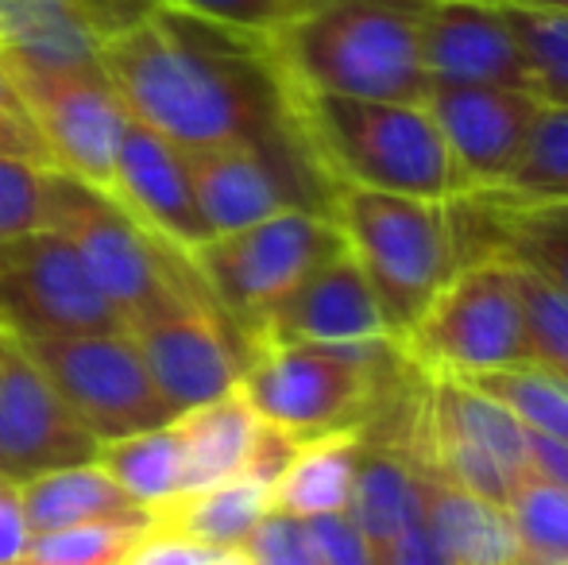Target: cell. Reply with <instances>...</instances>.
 <instances>
[{
    "instance_id": "6da1fadb",
    "label": "cell",
    "mask_w": 568,
    "mask_h": 565,
    "mask_svg": "<svg viewBox=\"0 0 568 565\" xmlns=\"http://www.w3.org/2000/svg\"><path fill=\"white\" fill-rule=\"evenodd\" d=\"M124 113L179 151L260 143L302 151L267 36L155 4L98 47Z\"/></svg>"
},
{
    "instance_id": "7a4b0ae2",
    "label": "cell",
    "mask_w": 568,
    "mask_h": 565,
    "mask_svg": "<svg viewBox=\"0 0 568 565\" xmlns=\"http://www.w3.org/2000/svg\"><path fill=\"white\" fill-rule=\"evenodd\" d=\"M291 124L325 186L456 202L464 182L426 101H359L286 85Z\"/></svg>"
},
{
    "instance_id": "3957f363",
    "label": "cell",
    "mask_w": 568,
    "mask_h": 565,
    "mask_svg": "<svg viewBox=\"0 0 568 565\" xmlns=\"http://www.w3.org/2000/svg\"><path fill=\"white\" fill-rule=\"evenodd\" d=\"M429 0H322L267 36L286 85L359 101H426Z\"/></svg>"
},
{
    "instance_id": "277c9868",
    "label": "cell",
    "mask_w": 568,
    "mask_h": 565,
    "mask_svg": "<svg viewBox=\"0 0 568 565\" xmlns=\"http://www.w3.org/2000/svg\"><path fill=\"white\" fill-rule=\"evenodd\" d=\"M406 364L398 341L372 345H255L240 392L267 426L294 442L364 430L390 407Z\"/></svg>"
},
{
    "instance_id": "5b68a950",
    "label": "cell",
    "mask_w": 568,
    "mask_h": 565,
    "mask_svg": "<svg viewBox=\"0 0 568 565\" xmlns=\"http://www.w3.org/2000/svg\"><path fill=\"white\" fill-rule=\"evenodd\" d=\"M329 218L348 256L372 286L390 337L403 341L464 264L453 202L337 186Z\"/></svg>"
},
{
    "instance_id": "8992f818",
    "label": "cell",
    "mask_w": 568,
    "mask_h": 565,
    "mask_svg": "<svg viewBox=\"0 0 568 565\" xmlns=\"http://www.w3.org/2000/svg\"><path fill=\"white\" fill-rule=\"evenodd\" d=\"M43 229H54L78 252L85 275L120 314L124 330L186 302H213L182 252L148 236L113 198L78 182L74 174H47Z\"/></svg>"
},
{
    "instance_id": "52a82bcc",
    "label": "cell",
    "mask_w": 568,
    "mask_h": 565,
    "mask_svg": "<svg viewBox=\"0 0 568 565\" xmlns=\"http://www.w3.org/2000/svg\"><path fill=\"white\" fill-rule=\"evenodd\" d=\"M398 349L422 376L434 380H476L487 372L526 369L530 341L518 272L491 256L460 264Z\"/></svg>"
},
{
    "instance_id": "ba28073f",
    "label": "cell",
    "mask_w": 568,
    "mask_h": 565,
    "mask_svg": "<svg viewBox=\"0 0 568 565\" xmlns=\"http://www.w3.org/2000/svg\"><path fill=\"white\" fill-rule=\"evenodd\" d=\"M337 252H344V241L329 213L283 210L236 233L210 236L186 260L247 345L255 325Z\"/></svg>"
},
{
    "instance_id": "9c48e42d",
    "label": "cell",
    "mask_w": 568,
    "mask_h": 565,
    "mask_svg": "<svg viewBox=\"0 0 568 565\" xmlns=\"http://www.w3.org/2000/svg\"><path fill=\"white\" fill-rule=\"evenodd\" d=\"M410 453L429 476L499 507L530 481L526 426L491 395L460 380L422 376Z\"/></svg>"
},
{
    "instance_id": "30bf717a",
    "label": "cell",
    "mask_w": 568,
    "mask_h": 565,
    "mask_svg": "<svg viewBox=\"0 0 568 565\" xmlns=\"http://www.w3.org/2000/svg\"><path fill=\"white\" fill-rule=\"evenodd\" d=\"M23 345L47 372L70 415L101 445L174 423V411L155 392L128 333L36 337Z\"/></svg>"
},
{
    "instance_id": "8fae6325",
    "label": "cell",
    "mask_w": 568,
    "mask_h": 565,
    "mask_svg": "<svg viewBox=\"0 0 568 565\" xmlns=\"http://www.w3.org/2000/svg\"><path fill=\"white\" fill-rule=\"evenodd\" d=\"M0 325L23 341L128 333L54 229L0 241Z\"/></svg>"
},
{
    "instance_id": "7c38bea8",
    "label": "cell",
    "mask_w": 568,
    "mask_h": 565,
    "mask_svg": "<svg viewBox=\"0 0 568 565\" xmlns=\"http://www.w3.org/2000/svg\"><path fill=\"white\" fill-rule=\"evenodd\" d=\"M182 167L210 236L236 233L283 210L329 213L333 190L298 151L221 143V148L182 151Z\"/></svg>"
},
{
    "instance_id": "4fadbf2b",
    "label": "cell",
    "mask_w": 568,
    "mask_h": 565,
    "mask_svg": "<svg viewBox=\"0 0 568 565\" xmlns=\"http://www.w3.org/2000/svg\"><path fill=\"white\" fill-rule=\"evenodd\" d=\"M4 62V59H0ZM20 98L28 101L54 171L74 174L78 182L113 194L116 148L124 137L128 113L116 90L98 70H28L4 62Z\"/></svg>"
},
{
    "instance_id": "5bb4252c",
    "label": "cell",
    "mask_w": 568,
    "mask_h": 565,
    "mask_svg": "<svg viewBox=\"0 0 568 565\" xmlns=\"http://www.w3.org/2000/svg\"><path fill=\"white\" fill-rule=\"evenodd\" d=\"M98 453L101 442L70 415L28 345L0 325V476L28 484L59 468L90 465Z\"/></svg>"
},
{
    "instance_id": "9a60e30c",
    "label": "cell",
    "mask_w": 568,
    "mask_h": 565,
    "mask_svg": "<svg viewBox=\"0 0 568 565\" xmlns=\"http://www.w3.org/2000/svg\"><path fill=\"white\" fill-rule=\"evenodd\" d=\"M128 337L174 418L240 387L244 349L213 302H186L171 314L135 322L128 325Z\"/></svg>"
},
{
    "instance_id": "2e32d148",
    "label": "cell",
    "mask_w": 568,
    "mask_h": 565,
    "mask_svg": "<svg viewBox=\"0 0 568 565\" xmlns=\"http://www.w3.org/2000/svg\"><path fill=\"white\" fill-rule=\"evenodd\" d=\"M426 109L449 148L464 198L491 194L518 163L541 101L523 90L491 85H434Z\"/></svg>"
},
{
    "instance_id": "e0dca14e",
    "label": "cell",
    "mask_w": 568,
    "mask_h": 565,
    "mask_svg": "<svg viewBox=\"0 0 568 565\" xmlns=\"http://www.w3.org/2000/svg\"><path fill=\"white\" fill-rule=\"evenodd\" d=\"M429 85L530 90V62L503 0H429L422 28Z\"/></svg>"
},
{
    "instance_id": "ac0fdd59",
    "label": "cell",
    "mask_w": 568,
    "mask_h": 565,
    "mask_svg": "<svg viewBox=\"0 0 568 565\" xmlns=\"http://www.w3.org/2000/svg\"><path fill=\"white\" fill-rule=\"evenodd\" d=\"M395 341L383 322L372 286L359 275L348 249L325 260L298 291H291L247 337L244 356L255 345H372Z\"/></svg>"
},
{
    "instance_id": "d6986e66",
    "label": "cell",
    "mask_w": 568,
    "mask_h": 565,
    "mask_svg": "<svg viewBox=\"0 0 568 565\" xmlns=\"http://www.w3.org/2000/svg\"><path fill=\"white\" fill-rule=\"evenodd\" d=\"M109 198L143 233L155 236L166 249L182 252V256H190L197 244L210 241V229L197 213L194 190H190L186 167H182V151L151 129L135 124L132 117H128L116 148L113 194Z\"/></svg>"
},
{
    "instance_id": "ffe728a7",
    "label": "cell",
    "mask_w": 568,
    "mask_h": 565,
    "mask_svg": "<svg viewBox=\"0 0 568 565\" xmlns=\"http://www.w3.org/2000/svg\"><path fill=\"white\" fill-rule=\"evenodd\" d=\"M453 221L464 264L491 256L568 294V198L565 202H499V198L471 194L453 202Z\"/></svg>"
},
{
    "instance_id": "44dd1931",
    "label": "cell",
    "mask_w": 568,
    "mask_h": 565,
    "mask_svg": "<svg viewBox=\"0 0 568 565\" xmlns=\"http://www.w3.org/2000/svg\"><path fill=\"white\" fill-rule=\"evenodd\" d=\"M356 481H352L348 515L364 538L383 554L403 531L426 519V468L403 442L359 434Z\"/></svg>"
},
{
    "instance_id": "7402d4cb",
    "label": "cell",
    "mask_w": 568,
    "mask_h": 565,
    "mask_svg": "<svg viewBox=\"0 0 568 565\" xmlns=\"http://www.w3.org/2000/svg\"><path fill=\"white\" fill-rule=\"evenodd\" d=\"M0 59L28 70H98L82 0H0Z\"/></svg>"
},
{
    "instance_id": "603a6c76",
    "label": "cell",
    "mask_w": 568,
    "mask_h": 565,
    "mask_svg": "<svg viewBox=\"0 0 568 565\" xmlns=\"http://www.w3.org/2000/svg\"><path fill=\"white\" fill-rule=\"evenodd\" d=\"M174 430H179L182 445V481H186V492H202L247 473L263 418L255 415L252 403L236 387L225 400H213L205 407L179 415Z\"/></svg>"
},
{
    "instance_id": "cb8c5ba5",
    "label": "cell",
    "mask_w": 568,
    "mask_h": 565,
    "mask_svg": "<svg viewBox=\"0 0 568 565\" xmlns=\"http://www.w3.org/2000/svg\"><path fill=\"white\" fill-rule=\"evenodd\" d=\"M20 500L31 535H51V531H70L109 519H148L151 515L120 492V484L98 461L36 476V481L20 484Z\"/></svg>"
},
{
    "instance_id": "d4e9b609",
    "label": "cell",
    "mask_w": 568,
    "mask_h": 565,
    "mask_svg": "<svg viewBox=\"0 0 568 565\" xmlns=\"http://www.w3.org/2000/svg\"><path fill=\"white\" fill-rule=\"evenodd\" d=\"M426 523L453 565H523L507 507L453 488L426 473Z\"/></svg>"
},
{
    "instance_id": "484cf974",
    "label": "cell",
    "mask_w": 568,
    "mask_h": 565,
    "mask_svg": "<svg viewBox=\"0 0 568 565\" xmlns=\"http://www.w3.org/2000/svg\"><path fill=\"white\" fill-rule=\"evenodd\" d=\"M359 430L329 434L302 442L286 473L271 488V507L294 515V519H314V515L348 512L352 481H356L359 461Z\"/></svg>"
},
{
    "instance_id": "4316f807",
    "label": "cell",
    "mask_w": 568,
    "mask_h": 565,
    "mask_svg": "<svg viewBox=\"0 0 568 565\" xmlns=\"http://www.w3.org/2000/svg\"><path fill=\"white\" fill-rule=\"evenodd\" d=\"M267 512L271 488H263L260 481H247V476H236V481L213 484V488L186 492L174 504L159 507L151 523L182 538H194V543L240 551Z\"/></svg>"
},
{
    "instance_id": "83f0119b",
    "label": "cell",
    "mask_w": 568,
    "mask_h": 565,
    "mask_svg": "<svg viewBox=\"0 0 568 565\" xmlns=\"http://www.w3.org/2000/svg\"><path fill=\"white\" fill-rule=\"evenodd\" d=\"M98 465L113 476L120 492L135 507H143L151 515L159 507L174 504L186 492V481H182V445L174 423L105 442L98 453Z\"/></svg>"
},
{
    "instance_id": "f1b7e54d",
    "label": "cell",
    "mask_w": 568,
    "mask_h": 565,
    "mask_svg": "<svg viewBox=\"0 0 568 565\" xmlns=\"http://www.w3.org/2000/svg\"><path fill=\"white\" fill-rule=\"evenodd\" d=\"M484 198H499V202H565L568 198V109L565 105L538 109L518 163L499 182V190H491Z\"/></svg>"
},
{
    "instance_id": "f546056e",
    "label": "cell",
    "mask_w": 568,
    "mask_h": 565,
    "mask_svg": "<svg viewBox=\"0 0 568 565\" xmlns=\"http://www.w3.org/2000/svg\"><path fill=\"white\" fill-rule=\"evenodd\" d=\"M460 384H471L484 395H491L499 407H507L526 426V434H541L568 445V387L557 384L546 372L526 364V369L487 372V376L460 380Z\"/></svg>"
},
{
    "instance_id": "4dcf8cb0",
    "label": "cell",
    "mask_w": 568,
    "mask_h": 565,
    "mask_svg": "<svg viewBox=\"0 0 568 565\" xmlns=\"http://www.w3.org/2000/svg\"><path fill=\"white\" fill-rule=\"evenodd\" d=\"M507 20L530 62V90L541 105L568 109V12L507 4Z\"/></svg>"
},
{
    "instance_id": "1f68e13d",
    "label": "cell",
    "mask_w": 568,
    "mask_h": 565,
    "mask_svg": "<svg viewBox=\"0 0 568 565\" xmlns=\"http://www.w3.org/2000/svg\"><path fill=\"white\" fill-rule=\"evenodd\" d=\"M510 527L523 546V565H568V492L546 481H526L507 504Z\"/></svg>"
},
{
    "instance_id": "d6a6232c",
    "label": "cell",
    "mask_w": 568,
    "mask_h": 565,
    "mask_svg": "<svg viewBox=\"0 0 568 565\" xmlns=\"http://www.w3.org/2000/svg\"><path fill=\"white\" fill-rule=\"evenodd\" d=\"M151 527L148 519H109L85 523V527L51 531V535H31L28 562L43 565H120L128 551L140 543V535Z\"/></svg>"
},
{
    "instance_id": "836d02e7",
    "label": "cell",
    "mask_w": 568,
    "mask_h": 565,
    "mask_svg": "<svg viewBox=\"0 0 568 565\" xmlns=\"http://www.w3.org/2000/svg\"><path fill=\"white\" fill-rule=\"evenodd\" d=\"M518 291H523L526 310L530 369L546 372V376H554L557 384L568 387V294L526 272H518Z\"/></svg>"
},
{
    "instance_id": "e575fe53",
    "label": "cell",
    "mask_w": 568,
    "mask_h": 565,
    "mask_svg": "<svg viewBox=\"0 0 568 565\" xmlns=\"http://www.w3.org/2000/svg\"><path fill=\"white\" fill-rule=\"evenodd\" d=\"M155 4L179 8V12L202 16V20L236 31H252V36H275L322 0H155Z\"/></svg>"
},
{
    "instance_id": "d590c367",
    "label": "cell",
    "mask_w": 568,
    "mask_h": 565,
    "mask_svg": "<svg viewBox=\"0 0 568 565\" xmlns=\"http://www.w3.org/2000/svg\"><path fill=\"white\" fill-rule=\"evenodd\" d=\"M54 167L0 155V241L47 225V174Z\"/></svg>"
},
{
    "instance_id": "8d00e7d4",
    "label": "cell",
    "mask_w": 568,
    "mask_h": 565,
    "mask_svg": "<svg viewBox=\"0 0 568 565\" xmlns=\"http://www.w3.org/2000/svg\"><path fill=\"white\" fill-rule=\"evenodd\" d=\"M120 565H252L244 551L225 546H205L194 538H182L174 531H163L151 523L140 535V543L120 558Z\"/></svg>"
},
{
    "instance_id": "74e56055",
    "label": "cell",
    "mask_w": 568,
    "mask_h": 565,
    "mask_svg": "<svg viewBox=\"0 0 568 565\" xmlns=\"http://www.w3.org/2000/svg\"><path fill=\"white\" fill-rule=\"evenodd\" d=\"M252 565H317L314 546H310L306 523L294 515L271 507L260 519V527L247 535V543L240 546Z\"/></svg>"
},
{
    "instance_id": "f35d334b",
    "label": "cell",
    "mask_w": 568,
    "mask_h": 565,
    "mask_svg": "<svg viewBox=\"0 0 568 565\" xmlns=\"http://www.w3.org/2000/svg\"><path fill=\"white\" fill-rule=\"evenodd\" d=\"M0 155L36 167H54L51 151L43 143V132H39L36 117H31L28 101L20 98L4 62H0Z\"/></svg>"
},
{
    "instance_id": "ab89813d",
    "label": "cell",
    "mask_w": 568,
    "mask_h": 565,
    "mask_svg": "<svg viewBox=\"0 0 568 565\" xmlns=\"http://www.w3.org/2000/svg\"><path fill=\"white\" fill-rule=\"evenodd\" d=\"M306 523L310 546H314V562L317 565H379L375 546L364 538V531L352 523L348 512H333V515H314Z\"/></svg>"
},
{
    "instance_id": "60d3db41",
    "label": "cell",
    "mask_w": 568,
    "mask_h": 565,
    "mask_svg": "<svg viewBox=\"0 0 568 565\" xmlns=\"http://www.w3.org/2000/svg\"><path fill=\"white\" fill-rule=\"evenodd\" d=\"M31 531L23 515L20 484L0 476V565H23L28 562Z\"/></svg>"
},
{
    "instance_id": "b9f144b4",
    "label": "cell",
    "mask_w": 568,
    "mask_h": 565,
    "mask_svg": "<svg viewBox=\"0 0 568 565\" xmlns=\"http://www.w3.org/2000/svg\"><path fill=\"white\" fill-rule=\"evenodd\" d=\"M379 565H453V562H449V554H445V546L434 538L429 523L422 519V523H414L410 531H403V535L379 554Z\"/></svg>"
},
{
    "instance_id": "7bdbcfd3",
    "label": "cell",
    "mask_w": 568,
    "mask_h": 565,
    "mask_svg": "<svg viewBox=\"0 0 568 565\" xmlns=\"http://www.w3.org/2000/svg\"><path fill=\"white\" fill-rule=\"evenodd\" d=\"M526 445H530L534 481L557 484V488L568 492V445L554 442V437H541V434H526Z\"/></svg>"
},
{
    "instance_id": "ee69618b",
    "label": "cell",
    "mask_w": 568,
    "mask_h": 565,
    "mask_svg": "<svg viewBox=\"0 0 568 565\" xmlns=\"http://www.w3.org/2000/svg\"><path fill=\"white\" fill-rule=\"evenodd\" d=\"M507 4H523V8H549V12H568V0H507Z\"/></svg>"
},
{
    "instance_id": "f6af8a7d",
    "label": "cell",
    "mask_w": 568,
    "mask_h": 565,
    "mask_svg": "<svg viewBox=\"0 0 568 565\" xmlns=\"http://www.w3.org/2000/svg\"><path fill=\"white\" fill-rule=\"evenodd\" d=\"M23 565H43V562H23Z\"/></svg>"
}]
</instances>
